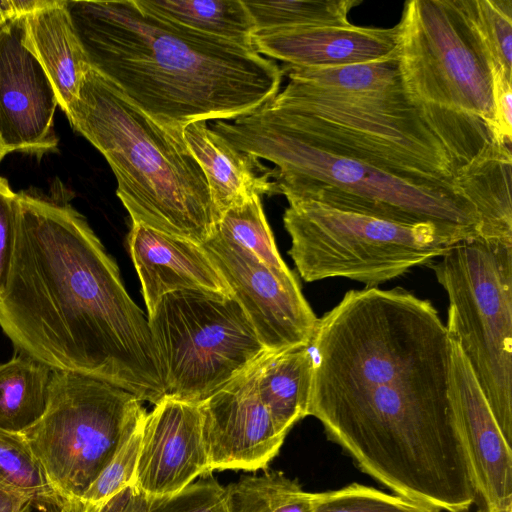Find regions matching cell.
I'll use <instances>...</instances> for the list:
<instances>
[{
  "mask_svg": "<svg viewBox=\"0 0 512 512\" xmlns=\"http://www.w3.org/2000/svg\"><path fill=\"white\" fill-rule=\"evenodd\" d=\"M137 1L166 20L253 49L252 39L256 29L244 0Z\"/></svg>",
  "mask_w": 512,
  "mask_h": 512,
  "instance_id": "cell-21",
  "label": "cell"
},
{
  "mask_svg": "<svg viewBox=\"0 0 512 512\" xmlns=\"http://www.w3.org/2000/svg\"><path fill=\"white\" fill-rule=\"evenodd\" d=\"M134 512H227L225 489L209 477L168 496H149L139 490Z\"/></svg>",
  "mask_w": 512,
  "mask_h": 512,
  "instance_id": "cell-29",
  "label": "cell"
},
{
  "mask_svg": "<svg viewBox=\"0 0 512 512\" xmlns=\"http://www.w3.org/2000/svg\"><path fill=\"white\" fill-rule=\"evenodd\" d=\"M127 244L148 316L159 300L172 292L201 291L232 296L224 276L200 244L135 223Z\"/></svg>",
  "mask_w": 512,
  "mask_h": 512,
  "instance_id": "cell-16",
  "label": "cell"
},
{
  "mask_svg": "<svg viewBox=\"0 0 512 512\" xmlns=\"http://www.w3.org/2000/svg\"><path fill=\"white\" fill-rule=\"evenodd\" d=\"M224 489L227 512H311L316 498L280 471L243 476Z\"/></svg>",
  "mask_w": 512,
  "mask_h": 512,
  "instance_id": "cell-24",
  "label": "cell"
},
{
  "mask_svg": "<svg viewBox=\"0 0 512 512\" xmlns=\"http://www.w3.org/2000/svg\"><path fill=\"white\" fill-rule=\"evenodd\" d=\"M25 29L27 42L53 85L58 106L66 113L91 68L66 0H53L26 15Z\"/></svg>",
  "mask_w": 512,
  "mask_h": 512,
  "instance_id": "cell-19",
  "label": "cell"
},
{
  "mask_svg": "<svg viewBox=\"0 0 512 512\" xmlns=\"http://www.w3.org/2000/svg\"><path fill=\"white\" fill-rule=\"evenodd\" d=\"M313 358L309 347L265 354L258 392L278 431L284 435L308 416Z\"/></svg>",
  "mask_w": 512,
  "mask_h": 512,
  "instance_id": "cell-20",
  "label": "cell"
},
{
  "mask_svg": "<svg viewBox=\"0 0 512 512\" xmlns=\"http://www.w3.org/2000/svg\"><path fill=\"white\" fill-rule=\"evenodd\" d=\"M283 222L288 253L306 282L347 278L377 287L461 241L430 224H398L314 201L289 202Z\"/></svg>",
  "mask_w": 512,
  "mask_h": 512,
  "instance_id": "cell-7",
  "label": "cell"
},
{
  "mask_svg": "<svg viewBox=\"0 0 512 512\" xmlns=\"http://www.w3.org/2000/svg\"><path fill=\"white\" fill-rule=\"evenodd\" d=\"M495 141L511 145L512 141V75L501 69L493 72V124Z\"/></svg>",
  "mask_w": 512,
  "mask_h": 512,
  "instance_id": "cell-32",
  "label": "cell"
},
{
  "mask_svg": "<svg viewBox=\"0 0 512 512\" xmlns=\"http://www.w3.org/2000/svg\"><path fill=\"white\" fill-rule=\"evenodd\" d=\"M479 32L496 69L512 75V0H471Z\"/></svg>",
  "mask_w": 512,
  "mask_h": 512,
  "instance_id": "cell-28",
  "label": "cell"
},
{
  "mask_svg": "<svg viewBox=\"0 0 512 512\" xmlns=\"http://www.w3.org/2000/svg\"><path fill=\"white\" fill-rule=\"evenodd\" d=\"M397 53L403 81L418 100L493 124L491 54L471 0H411L403 7Z\"/></svg>",
  "mask_w": 512,
  "mask_h": 512,
  "instance_id": "cell-9",
  "label": "cell"
},
{
  "mask_svg": "<svg viewBox=\"0 0 512 512\" xmlns=\"http://www.w3.org/2000/svg\"><path fill=\"white\" fill-rule=\"evenodd\" d=\"M53 85L26 38L25 16L0 23V144L14 151L54 149Z\"/></svg>",
  "mask_w": 512,
  "mask_h": 512,
  "instance_id": "cell-13",
  "label": "cell"
},
{
  "mask_svg": "<svg viewBox=\"0 0 512 512\" xmlns=\"http://www.w3.org/2000/svg\"><path fill=\"white\" fill-rule=\"evenodd\" d=\"M311 512H438L396 494L352 483L333 491L316 493Z\"/></svg>",
  "mask_w": 512,
  "mask_h": 512,
  "instance_id": "cell-27",
  "label": "cell"
},
{
  "mask_svg": "<svg viewBox=\"0 0 512 512\" xmlns=\"http://www.w3.org/2000/svg\"><path fill=\"white\" fill-rule=\"evenodd\" d=\"M32 509L27 498L0 485V512H31Z\"/></svg>",
  "mask_w": 512,
  "mask_h": 512,
  "instance_id": "cell-35",
  "label": "cell"
},
{
  "mask_svg": "<svg viewBox=\"0 0 512 512\" xmlns=\"http://www.w3.org/2000/svg\"><path fill=\"white\" fill-rule=\"evenodd\" d=\"M18 212V193L0 177V294L5 289L14 254Z\"/></svg>",
  "mask_w": 512,
  "mask_h": 512,
  "instance_id": "cell-31",
  "label": "cell"
},
{
  "mask_svg": "<svg viewBox=\"0 0 512 512\" xmlns=\"http://www.w3.org/2000/svg\"><path fill=\"white\" fill-rule=\"evenodd\" d=\"M0 485L27 498L40 512H81L54 488L20 435L0 429Z\"/></svg>",
  "mask_w": 512,
  "mask_h": 512,
  "instance_id": "cell-23",
  "label": "cell"
},
{
  "mask_svg": "<svg viewBox=\"0 0 512 512\" xmlns=\"http://www.w3.org/2000/svg\"><path fill=\"white\" fill-rule=\"evenodd\" d=\"M212 129L275 165L277 194L459 240L481 236L478 174L462 135L398 81L308 86Z\"/></svg>",
  "mask_w": 512,
  "mask_h": 512,
  "instance_id": "cell-1",
  "label": "cell"
},
{
  "mask_svg": "<svg viewBox=\"0 0 512 512\" xmlns=\"http://www.w3.org/2000/svg\"><path fill=\"white\" fill-rule=\"evenodd\" d=\"M209 473L199 404L165 395L144 419L135 485L146 495L168 496Z\"/></svg>",
  "mask_w": 512,
  "mask_h": 512,
  "instance_id": "cell-15",
  "label": "cell"
},
{
  "mask_svg": "<svg viewBox=\"0 0 512 512\" xmlns=\"http://www.w3.org/2000/svg\"><path fill=\"white\" fill-rule=\"evenodd\" d=\"M139 489L132 483L108 498L95 512H134Z\"/></svg>",
  "mask_w": 512,
  "mask_h": 512,
  "instance_id": "cell-33",
  "label": "cell"
},
{
  "mask_svg": "<svg viewBox=\"0 0 512 512\" xmlns=\"http://www.w3.org/2000/svg\"><path fill=\"white\" fill-rule=\"evenodd\" d=\"M308 416L358 468L438 512L475 501L449 396L450 340L428 300L401 287L348 291L309 345Z\"/></svg>",
  "mask_w": 512,
  "mask_h": 512,
  "instance_id": "cell-2",
  "label": "cell"
},
{
  "mask_svg": "<svg viewBox=\"0 0 512 512\" xmlns=\"http://www.w3.org/2000/svg\"><path fill=\"white\" fill-rule=\"evenodd\" d=\"M147 415L129 391L90 376L52 371L42 416L20 433L54 488L81 499Z\"/></svg>",
  "mask_w": 512,
  "mask_h": 512,
  "instance_id": "cell-8",
  "label": "cell"
},
{
  "mask_svg": "<svg viewBox=\"0 0 512 512\" xmlns=\"http://www.w3.org/2000/svg\"><path fill=\"white\" fill-rule=\"evenodd\" d=\"M15 249L0 327L19 354L101 379L156 404L164 371L148 317L115 260L68 204L18 193Z\"/></svg>",
  "mask_w": 512,
  "mask_h": 512,
  "instance_id": "cell-3",
  "label": "cell"
},
{
  "mask_svg": "<svg viewBox=\"0 0 512 512\" xmlns=\"http://www.w3.org/2000/svg\"><path fill=\"white\" fill-rule=\"evenodd\" d=\"M428 266L449 299L448 336L477 379L506 442L512 443V241L477 236Z\"/></svg>",
  "mask_w": 512,
  "mask_h": 512,
  "instance_id": "cell-6",
  "label": "cell"
},
{
  "mask_svg": "<svg viewBox=\"0 0 512 512\" xmlns=\"http://www.w3.org/2000/svg\"><path fill=\"white\" fill-rule=\"evenodd\" d=\"M142 426L143 423L83 494L81 502L84 506L98 507L124 487L135 483Z\"/></svg>",
  "mask_w": 512,
  "mask_h": 512,
  "instance_id": "cell-30",
  "label": "cell"
},
{
  "mask_svg": "<svg viewBox=\"0 0 512 512\" xmlns=\"http://www.w3.org/2000/svg\"><path fill=\"white\" fill-rule=\"evenodd\" d=\"M95 510V507L85 506L84 510H82L81 512H95Z\"/></svg>",
  "mask_w": 512,
  "mask_h": 512,
  "instance_id": "cell-36",
  "label": "cell"
},
{
  "mask_svg": "<svg viewBox=\"0 0 512 512\" xmlns=\"http://www.w3.org/2000/svg\"><path fill=\"white\" fill-rule=\"evenodd\" d=\"M51 2L52 0H0V23L26 16Z\"/></svg>",
  "mask_w": 512,
  "mask_h": 512,
  "instance_id": "cell-34",
  "label": "cell"
},
{
  "mask_svg": "<svg viewBox=\"0 0 512 512\" xmlns=\"http://www.w3.org/2000/svg\"><path fill=\"white\" fill-rule=\"evenodd\" d=\"M106 159L132 223L204 244L219 216L182 131L144 113L92 67L65 113Z\"/></svg>",
  "mask_w": 512,
  "mask_h": 512,
  "instance_id": "cell-5",
  "label": "cell"
},
{
  "mask_svg": "<svg viewBox=\"0 0 512 512\" xmlns=\"http://www.w3.org/2000/svg\"><path fill=\"white\" fill-rule=\"evenodd\" d=\"M93 69L159 124L232 120L273 98L281 67L166 20L137 0L66 1Z\"/></svg>",
  "mask_w": 512,
  "mask_h": 512,
  "instance_id": "cell-4",
  "label": "cell"
},
{
  "mask_svg": "<svg viewBox=\"0 0 512 512\" xmlns=\"http://www.w3.org/2000/svg\"><path fill=\"white\" fill-rule=\"evenodd\" d=\"M361 0L244 1L255 32L350 23L348 13Z\"/></svg>",
  "mask_w": 512,
  "mask_h": 512,
  "instance_id": "cell-25",
  "label": "cell"
},
{
  "mask_svg": "<svg viewBox=\"0 0 512 512\" xmlns=\"http://www.w3.org/2000/svg\"><path fill=\"white\" fill-rule=\"evenodd\" d=\"M148 317L166 395L200 404L268 351L233 296L164 295Z\"/></svg>",
  "mask_w": 512,
  "mask_h": 512,
  "instance_id": "cell-10",
  "label": "cell"
},
{
  "mask_svg": "<svg viewBox=\"0 0 512 512\" xmlns=\"http://www.w3.org/2000/svg\"><path fill=\"white\" fill-rule=\"evenodd\" d=\"M182 134L205 174L219 220L253 196L277 194L275 170L233 146L206 121L189 123Z\"/></svg>",
  "mask_w": 512,
  "mask_h": 512,
  "instance_id": "cell-18",
  "label": "cell"
},
{
  "mask_svg": "<svg viewBox=\"0 0 512 512\" xmlns=\"http://www.w3.org/2000/svg\"><path fill=\"white\" fill-rule=\"evenodd\" d=\"M215 232L281 273H292L282 260L259 196L227 210Z\"/></svg>",
  "mask_w": 512,
  "mask_h": 512,
  "instance_id": "cell-26",
  "label": "cell"
},
{
  "mask_svg": "<svg viewBox=\"0 0 512 512\" xmlns=\"http://www.w3.org/2000/svg\"><path fill=\"white\" fill-rule=\"evenodd\" d=\"M202 246L268 351L309 347L319 318L293 272L286 274L270 268L217 232Z\"/></svg>",
  "mask_w": 512,
  "mask_h": 512,
  "instance_id": "cell-11",
  "label": "cell"
},
{
  "mask_svg": "<svg viewBox=\"0 0 512 512\" xmlns=\"http://www.w3.org/2000/svg\"><path fill=\"white\" fill-rule=\"evenodd\" d=\"M7 153L5 152V150L3 149L2 145L0 144V162L1 160L3 159V157L6 155Z\"/></svg>",
  "mask_w": 512,
  "mask_h": 512,
  "instance_id": "cell-37",
  "label": "cell"
},
{
  "mask_svg": "<svg viewBox=\"0 0 512 512\" xmlns=\"http://www.w3.org/2000/svg\"><path fill=\"white\" fill-rule=\"evenodd\" d=\"M398 30L322 25L255 32L253 49L285 66L337 67L381 60L397 49Z\"/></svg>",
  "mask_w": 512,
  "mask_h": 512,
  "instance_id": "cell-17",
  "label": "cell"
},
{
  "mask_svg": "<svg viewBox=\"0 0 512 512\" xmlns=\"http://www.w3.org/2000/svg\"><path fill=\"white\" fill-rule=\"evenodd\" d=\"M261 359L199 404L211 472L265 469L284 442L259 396Z\"/></svg>",
  "mask_w": 512,
  "mask_h": 512,
  "instance_id": "cell-12",
  "label": "cell"
},
{
  "mask_svg": "<svg viewBox=\"0 0 512 512\" xmlns=\"http://www.w3.org/2000/svg\"><path fill=\"white\" fill-rule=\"evenodd\" d=\"M52 371L23 354L0 364V429L21 433L42 416Z\"/></svg>",
  "mask_w": 512,
  "mask_h": 512,
  "instance_id": "cell-22",
  "label": "cell"
},
{
  "mask_svg": "<svg viewBox=\"0 0 512 512\" xmlns=\"http://www.w3.org/2000/svg\"><path fill=\"white\" fill-rule=\"evenodd\" d=\"M450 340L449 396L478 512H512V450L458 343Z\"/></svg>",
  "mask_w": 512,
  "mask_h": 512,
  "instance_id": "cell-14",
  "label": "cell"
}]
</instances>
